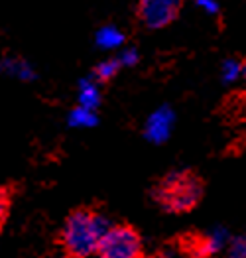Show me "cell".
Segmentation results:
<instances>
[{
    "instance_id": "6da1fadb",
    "label": "cell",
    "mask_w": 246,
    "mask_h": 258,
    "mask_svg": "<svg viewBox=\"0 0 246 258\" xmlns=\"http://www.w3.org/2000/svg\"><path fill=\"white\" fill-rule=\"evenodd\" d=\"M111 225L97 205L75 207L63 221L57 242L65 258H89L97 252L101 237Z\"/></svg>"
},
{
    "instance_id": "7a4b0ae2",
    "label": "cell",
    "mask_w": 246,
    "mask_h": 258,
    "mask_svg": "<svg viewBox=\"0 0 246 258\" xmlns=\"http://www.w3.org/2000/svg\"><path fill=\"white\" fill-rule=\"evenodd\" d=\"M157 207L170 215H185L199 207L205 197V179L197 170H172L157 177L150 189Z\"/></svg>"
},
{
    "instance_id": "3957f363",
    "label": "cell",
    "mask_w": 246,
    "mask_h": 258,
    "mask_svg": "<svg viewBox=\"0 0 246 258\" xmlns=\"http://www.w3.org/2000/svg\"><path fill=\"white\" fill-rule=\"evenodd\" d=\"M95 254L97 258H146V246L134 225L114 223L101 237Z\"/></svg>"
},
{
    "instance_id": "277c9868",
    "label": "cell",
    "mask_w": 246,
    "mask_h": 258,
    "mask_svg": "<svg viewBox=\"0 0 246 258\" xmlns=\"http://www.w3.org/2000/svg\"><path fill=\"white\" fill-rule=\"evenodd\" d=\"M185 0H138L134 16L148 30H161L179 18Z\"/></svg>"
},
{
    "instance_id": "5b68a950",
    "label": "cell",
    "mask_w": 246,
    "mask_h": 258,
    "mask_svg": "<svg viewBox=\"0 0 246 258\" xmlns=\"http://www.w3.org/2000/svg\"><path fill=\"white\" fill-rule=\"evenodd\" d=\"M174 242L183 258H215L221 248L219 237L201 231H185L174 238Z\"/></svg>"
},
{
    "instance_id": "8992f818",
    "label": "cell",
    "mask_w": 246,
    "mask_h": 258,
    "mask_svg": "<svg viewBox=\"0 0 246 258\" xmlns=\"http://www.w3.org/2000/svg\"><path fill=\"white\" fill-rule=\"evenodd\" d=\"M172 128V112L168 108H161L157 110L156 114L148 120V126H146V136L154 142H161L168 138Z\"/></svg>"
},
{
    "instance_id": "52a82bcc",
    "label": "cell",
    "mask_w": 246,
    "mask_h": 258,
    "mask_svg": "<svg viewBox=\"0 0 246 258\" xmlns=\"http://www.w3.org/2000/svg\"><path fill=\"white\" fill-rule=\"evenodd\" d=\"M120 67H122V61H120V59H107V61H101V63L95 65L93 77H95L99 83L107 85V83H111L112 79L118 75Z\"/></svg>"
},
{
    "instance_id": "ba28073f",
    "label": "cell",
    "mask_w": 246,
    "mask_h": 258,
    "mask_svg": "<svg viewBox=\"0 0 246 258\" xmlns=\"http://www.w3.org/2000/svg\"><path fill=\"white\" fill-rule=\"evenodd\" d=\"M224 110H230L228 116L230 118H242L246 116V91L234 93L224 101Z\"/></svg>"
},
{
    "instance_id": "9c48e42d",
    "label": "cell",
    "mask_w": 246,
    "mask_h": 258,
    "mask_svg": "<svg viewBox=\"0 0 246 258\" xmlns=\"http://www.w3.org/2000/svg\"><path fill=\"white\" fill-rule=\"evenodd\" d=\"M124 42V36L114 28V26H107V28H103V30H99V34H97V43L101 45V47H116V45H120V43Z\"/></svg>"
},
{
    "instance_id": "30bf717a",
    "label": "cell",
    "mask_w": 246,
    "mask_h": 258,
    "mask_svg": "<svg viewBox=\"0 0 246 258\" xmlns=\"http://www.w3.org/2000/svg\"><path fill=\"white\" fill-rule=\"evenodd\" d=\"M79 103H81V107L93 110V107L99 105V89L89 81H83L81 83V93H79Z\"/></svg>"
},
{
    "instance_id": "8fae6325",
    "label": "cell",
    "mask_w": 246,
    "mask_h": 258,
    "mask_svg": "<svg viewBox=\"0 0 246 258\" xmlns=\"http://www.w3.org/2000/svg\"><path fill=\"white\" fill-rule=\"evenodd\" d=\"M10 209H12V194L8 187H2L0 185V233L8 221V215H10Z\"/></svg>"
},
{
    "instance_id": "7c38bea8",
    "label": "cell",
    "mask_w": 246,
    "mask_h": 258,
    "mask_svg": "<svg viewBox=\"0 0 246 258\" xmlns=\"http://www.w3.org/2000/svg\"><path fill=\"white\" fill-rule=\"evenodd\" d=\"M71 122H77V124H93L95 122V114L91 108L85 107H77L71 114Z\"/></svg>"
},
{
    "instance_id": "4fadbf2b",
    "label": "cell",
    "mask_w": 246,
    "mask_h": 258,
    "mask_svg": "<svg viewBox=\"0 0 246 258\" xmlns=\"http://www.w3.org/2000/svg\"><path fill=\"white\" fill-rule=\"evenodd\" d=\"M230 258H246V237L236 238L230 246Z\"/></svg>"
},
{
    "instance_id": "5bb4252c",
    "label": "cell",
    "mask_w": 246,
    "mask_h": 258,
    "mask_svg": "<svg viewBox=\"0 0 246 258\" xmlns=\"http://www.w3.org/2000/svg\"><path fill=\"white\" fill-rule=\"evenodd\" d=\"M238 73H240V63H234V61H226V63H224V79H226V81L236 79Z\"/></svg>"
},
{
    "instance_id": "9a60e30c",
    "label": "cell",
    "mask_w": 246,
    "mask_h": 258,
    "mask_svg": "<svg viewBox=\"0 0 246 258\" xmlns=\"http://www.w3.org/2000/svg\"><path fill=\"white\" fill-rule=\"evenodd\" d=\"M197 4L203 6V8H207V12H213V14H217V12H219V4H217V2H213V0H197Z\"/></svg>"
},
{
    "instance_id": "2e32d148",
    "label": "cell",
    "mask_w": 246,
    "mask_h": 258,
    "mask_svg": "<svg viewBox=\"0 0 246 258\" xmlns=\"http://www.w3.org/2000/svg\"><path fill=\"white\" fill-rule=\"evenodd\" d=\"M240 73H242V77L246 79V57L240 61Z\"/></svg>"
},
{
    "instance_id": "e0dca14e",
    "label": "cell",
    "mask_w": 246,
    "mask_h": 258,
    "mask_svg": "<svg viewBox=\"0 0 246 258\" xmlns=\"http://www.w3.org/2000/svg\"><path fill=\"white\" fill-rule=\"evenodd\" d=\"M61 258H65V256H61Z\"/></svg>"
}]
</instances>
